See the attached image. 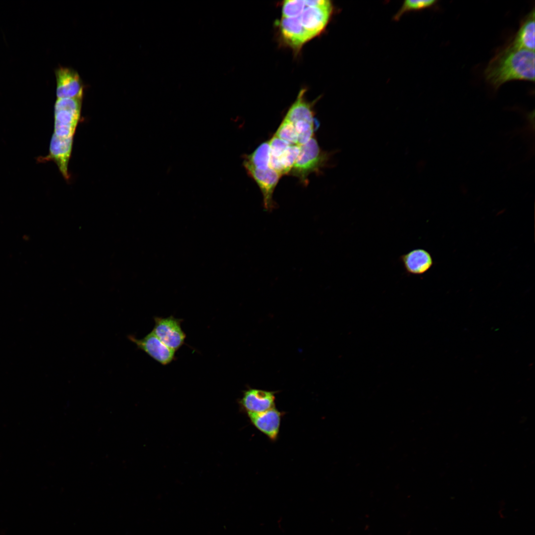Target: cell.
Listing matches in <instances>:
<instances>
[{
    "mask_svg": "<svg viewBox=\"0 0 535 535\" xmlns=\"http://www.w3.org/2000/svg\"><path fill=\"white\" fill-rule=\"evenodd\" d=\"M333 12V5L328 0L284 1L277 23L281 43L295 53L300 52L324 31Z\"/></svg>",
    "mask_w": 535,
    "mask_h": 535,
    "instance_id": "6da1fadb",
    "label": "cell"
},
{
    "mask_svg": "<svg viewBox=\"0 0 535 535\" xmlns=\"http://www.w3.org/2000/svg\"><path fill=\"white\" fill-rule=\"evenodd\" d=\"M535 51L508 45L488 62L484 72L487 82L495 89L509 81H535Z\"/></svg>",
    "mask_w": 535,
    "mask_h": 535,
    "instance_id": "7a4b0ae2",
    "label": "cell"
},
{
    "mask_svg": "<svg viewBox=\"0 0 535 535\" xmlns=\"http://www.w3.org/2000/svg\"><path fill=\"white\" fill-rule=\"evenodd\" d=\"M300 146L299 154L289 174L297 177L306 185L310 174L318 172L325 166L329 160V154L321 150L314 137Z\"/></svg>",
    "mask_w": 535,
    "mask_h": 535,
    "instance_id": "3957f363",
    "label": "cell"
},
{
    "mask_svg": "<svg viewBox=\"0 0 535 535\" xmlns=\"http://www.w3.org/2000/svg\"><path fill=\"white\" fill-rule=\"evenodd\" d=\"M83 98L57 99L54 105V134L73 137L81 116Z\"/></svg>",
    "mask_w": 535,
    "mask_h": 535,
    "instance_id": "277c9868",
    "label": "cell"
},
{
    "mask_svg": "<svg viewBox=\"0 0 535 535\" xmlns=\"http://www.w3.org/2000/svg\"><path fill=\"white\" fill-rule=\"evenodd\" d=\"M154 321L152 331L165 345L176 351L184 344L186 334L181 326L182 319L155 317Z\"/></svg>",
    "mask_w": 535,
    "mask_h": 535,
    "instance_id": "5b68a950",
    "label": "cell"
},
{
    "mask_svg": "<svg viewBox=\"0 0 535 535\" xmlns=\"http://www.w3.org/2000/svg\"><path fill=\"white\" fill-rule=\"evenodd\" d=\"M243 164L247 173L256 182L261 191L265 209L271 212L276 207L273 194L281 175L270 167L262 170L247 164Z\"/></svg>",
    "mask_w": 535,
    "mask_h": 535,
    "instance_id": "8992f818",
    "label": "cell"
},
{
    "mask_svg": "<svg viewBox=\"0 0 535 535\" xmlns=\"http://www.w3.org/2000/svg\"><path fill=\"white\" fill-rule=\"evenodd\" d=\"M128 338L138 349L162 365L170 363L175 359V351L165 345L152 331L142 339L132 335Z\"/></svg>",
    "mask_w": 535,
    "mask_h": 535,
    "instance_id": "52a82bcc",
    "label": "cell"
},
{
    "mask_svg": "<svg viewBox=\"0 0 535 535\" xmlns=\"http://www.w3.org/2000/svg\"><path fill=\"white\" fill-rule=\"evenodd\" d=\"M55 73L57 99L83 98V84L77 71L71 68L60 67Z\"/></svg>",
    "mask_w": 535,
    "mask_h": 535,
    "instance_id": "ba28073f",
    "label": "cell"
},
{
    "mask_svg": "<svg viewBox=\"0 0 535 535\" xmlns=\"http://www.w3.org/2000/svg\"><path fill=\"white\" fill-rule=\"evenodd\" d=\"M276 392L249 388L243 392L239 403L249 413H260L275 407Z\"/></svg>",
    "mask_w": 535,
    "mask_h": 535,
    "instance_id": "9c48e42d",
    "label": "cell"
},
{
    "mask_svg": "<svg viewBox=\"0 0 535 535\" xmlns=\"http://www.w3.org/2000/svg\"><path fill=\"white\" fill-rule=\"evenodd\" d=\"M73 137L62 138L53 134L50 147V154L46 159L54 160L63 178L68 181L70 178L68 164L71 156Z\"/></svg>",
    "mask_w": 535,
    "mask_h": 535,
    "instance_id": "30bf717a",
    "label": "cell"
},
{
    "mask_svg": "<svg viewBox=\"0 0 535 535\" xmlns=\"http://www.w3.org/2000/svg\"><path fill=\"white\" fill-rule=\"evenodd\" d=\"M247 415L252 425L270 440L275 441L277 439L282 413L275 407L262 413Z\"/></svg>",
    "mask_w": 535,
    "mask_h": 535,
    "instance_id": "8fae6325",
    "label": "cell"
},
{
    "mask_svg": "<svg viewBox=\"0 0 535 535\" xmlns=\"http://www.w3.org/2000/svg\"><path fill=\"white\" fill-rule=\"evenodd\" d=\"M400 261L409 274L420 275L427 272L433 264L431 254L426 250L417 248L401 256Z\"/></svg>",
    "mask_w": 535,
    "mask_h": 535,
    "instance_id": "7c38bea8",
    "label": "cell"
},
{
    "mask_svg": "<svg viewBox=\"0 0 535 535\" xmlns=\"http://www.w3.org/2000/svg\"><path fill=\"white\" fill-rule=\"evenodd\" d=\"M535 8L528 13L522 20L520 27L509 44L517 48L535 51Z\"/></svg>",
    "mask_w": 535,
    "mask_h": 535,
    "instance_id": "4fadbf2b",
    "label": "cell"
},
{
    "mask_svg": "<svg viewBox=\"0 0 535 535\" xmlns=\"http://www.w3.org/2000/svg\"><path fill=\"white\" fill-rule=\"evenodd\" d=\"M306 89H302L297 99L288 110L284 118L293 124L297 121L305 120L314 123V103L305 98Z\"/></svg>",
    "mask_w": 535,
    "mask_h": 535,
    "instance_id": "5bb4252c",
    "label": "cell"
},
{
    "mask_svg": "<svg viewBox=\"0 0 535 535\" xmlns=\"http://www.w3.org/2000/svg\"><path fill=\"white\" fill-rule=\"evenodd\" d=\"M270 156L268 141L261 144L252 153L245 155L243 163L247 164L259 169H266L269 167Z\"/></svg>",
    "mask_w": 535,
    "mask_h": 535,
    "instance_id": "9a60e30c",
    "label": "cell"
},
{
    "mask_svg": "<svg viewBox=\"0 0 535 535\" xmlns=\"http://www.w3.org/2000/svg\"><path fill=\"white\" fill-rule=\"evenodd\" d=\"M300 146L290 145L281 156L278 157L282 168V174H289L299 154Z\"/></svg>",
    "mask_w": 535,
    "mask_h": 535,
    "instance_id": "2e32d148",
    "label": "cell"
},
{
    "mask_svg": "<svg viewBox=\"0 0 535 535\" xmlns=\"http://www.w3.org/2000/svg\"><path fill=\"white\" fill-rule=\"evenodd\" d=\"M274 135L290 145H297L298 136L294 125L284 118Z\"/></svg>",
    "mask_w": 535,
    "mask_h": 535,
    "instance_id": "e0dca14e",
    "label": "cell"
},
{
    "mask_svg": "<svg viewBox=\"0 0 535 535\" xmlns=\"http://www.w3.org/2000/svg\"><path fill=\"white\" fill-rule=\"evenodd\" d=\"M293 124L298 136L297 145H304L314 137V123L299 120Z\"/></svg>",
    "mask_w": 535,
    "mask_h": 535,
    "instance_id": "ac0fdd59",
    "label": "cell"
},
{
    "mask_svg": "<svg viewBox=\"0 0 535 535\" xmlns=\"http://www.w3.org/2000/svg\"><path fill=\"white\" fill-rule=\"evenodd\" d=\"M437 0H405L394 18L395 20H398L406 12L428 8L435 4Z\"/></svg>",
    "mask_w": 535,
    "mask_h": 535,
    "instance_id": "d6986e66",
    "label": "cell"
},
{
    "mask_svg": "<svg viewBox=\"0 0 535 535\" xmlns=\"http://www.w3.org/2000/svg\"><path fill=\"white\" fill-rule=\"evenodd\" d=\"M270 155L275 157H279L286 149L291 145L273 135L268 141Z\"/></svg>",
    "mask_w": 535,
    "mask_h": 535,
    "instance_id": "ffe728a7",
    "label": "cell"
}]
</instances>
